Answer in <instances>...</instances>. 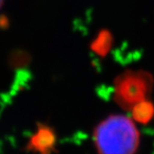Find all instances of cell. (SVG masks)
<instances>
[{"instance_id": "1", "label": "cell", "mask_w": 154, "mask_h": 154, "mask_svg": "<svg viewBox=\"0 0 154 154\" xmlns=\"http://www.w3.org/2000/svg\"><path fill=\"white\" fill-rule=\"evenodd\" d=\"M94 143L98 154H135L139 132L130 118L110 115L95 128Z\"/></svg>"}, {"instance_id": "2", "label": "cell", "mask_w": 154, "mask_h": 154, "mask_svg": "<svg viewBox=\"0 0 154 154\" xmlns=\"http://www.w3.org/2000/svg\"><path fill=\"white\" fill-rule=\"evenodd\" d=\"M153 84L154 79L150 73L129 70L115 79L114 99L122 108L131 110L136 104L148 99Z\"/></svg>"}, {"instance_id": "3", "label": "cell", "mask_w": 154, "mask_h": 154, "mask_svg": "<svg viewBox=\"0 0 154 154\" xmlns=\"http://www.w3.org/2000/svg\"><path fill=\"white\" fill-rule=\"evenodd\" d=\"M131 112L135 121L145 124L154 117V105L150 101L144 100L142 102L136 104L131 109Z\"/></svg>"}, {"instance_id": "4", "label": "cell", "mask_w": 154, "mask_h": 154, "mask_svg": "<svg viewBox=\"0 0 154 154\" xmlns=\"http://www.w3.org/2000/svg\"><path fill=\"white\" fill-rule=\"evenodd\" d=\"M112 41V35L107 30H102L91 43V49L100 56H104L109 51Z\"/></svg>"}, {"instance_id": "5", "label": "cell", "mask_w": 154, "mask_h": 154, "mask_svg": "<svg viewBox=\"0 0 154 154\" xmlns=\"http://www.w3.org/2000/svg\"><path fill=\"white\" fill-rule=\"evenodd\" d=\"M4 1H5V0H0V9L2 8L3 4H4Z\"/></svg>"}]
</instances>
